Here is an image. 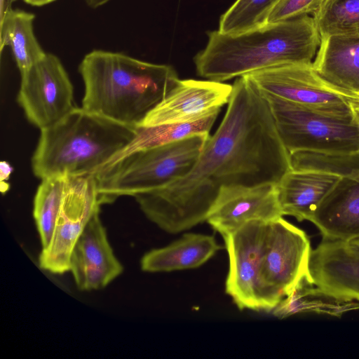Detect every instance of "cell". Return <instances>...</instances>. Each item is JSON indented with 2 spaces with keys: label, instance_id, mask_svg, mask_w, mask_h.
Returning <instances> with one entry per match:
<instances>
[{
  "label": "cell",
  "instance_id": "7a4b0ae2",
  "mask_svg": "<svg viewBox=\"0 0 359 359\" xmlns=\"http://www.w3.org/2000/svg\"><path fill=\"white\" fill-rule=\"evenodd\" d=\"M79 72L85 88L81 107L131 126H140L180 80L170 65L103 50L86 55Z\"/></svg>",
  "mask_w": 359,
  "mask_h": 359
},
{
  "label": "cell",
  "instance_id": "9c48e42d",
  "mask_svg": "<svg viewBox=\"0 0 359 359\" xmlns=\"http://www.w3.org/2000/svg\"><path fill=\"white\" fill-rule=\"evenodd\" d=\"M102 205L93 174L65 177L62 205L53 238L39 257L40 267L50 273L69 271L73 248L90 218Z\"/></svg>",
  "mask_w": 359,
  "mask_h": 359
},
{
  "label": "cell",
  "instance_id": "ffe728a7",
  "mask_svg": "<svg viewBox=\"0 0 359 359\" xmlns=\"http://www.w3.org/2000/svg\"><path fill=\"white\" fill-rule=\"evenodd\" d=\"M356 310H359L358 301L336 297L313 285L311 280H304L283 297L271 312L279 319L299 313L341 318L346 313Z\"/></svg>",
  "mask_w": 359,
  "mask_h": 359
},
{
  "label": "cell",
  "instance_id": "83f0119b",
  "mask_svg": "<svg viewBox=\"0 0 359 359\" xmlns=\"http://www.w3.org/2000/svg\"><path fill=\"white\" fill-rule=\"evenodd\" d=\"M353 120L359 128V99L355 95H352L348 98Z\"/></svg>",
  "mask_w": 359,
  "mask_h": 359
},
{
  "label": "cell",
  "instance_id": "d6986e66",
  "mask_svg": "<svg viewBox=\"0 0 359 359\" xmlns=\"http://www.w3.org/2000/svg\"><path fill=\"white\" fill-rule=\"evenodd\" d=\"M220 248L212 236L184 233L170 244L147 252L141 259V269L145 272L157 273L198 268Z\"/></svg>",
  "mask_w": 359,
  "mask_h": 359
},
{
  "label": "cell",
  "instance_id": "ba28073f",
  "mask_svg": "<svg viewBox=\"0 0 359 359\" xmlns=\"http://www.w3.org/2000/svg\"><path fill=\"white\" fill-rule=\"evenodd\" d=\"M245 76L260 93L315 110L352 117L348 98L325 81L311 63H290L260 69Z\"/></svg>",
  "mask_w": 359,
  "mask_h": 359
},
{
  "label": "cell",
  "instance_id": "7c38bea8",
  "mask_svg": "<svg viewBox=\"0 0 359 359\" xmlns=\"http://www.w3.org/2000/svg\"><path fill=\"white\" fill-rule=\"evenodd\" d=\"M283 213L277 184H232L222 187L206 221L223 238L251 221L272 222Z\"/></svg>",
  "mask_w": 359,
  "mask_h": 359
},
{
  "label": "cell",
  "instance_id": "ac0fdd59",
  "mask_svg": "<svg viewBox=\"0 0 359 359\" xmlns=\"http://www.w3.org/2000/svg\"><path fill=\"white\" fill-rule=\"evenodd\" d=\"M313 67L328 84L359 95V34L320 37Z\"/></svg>",
  "mask_w": 359,
  "mask_h": 359
},
{
  "label": "cell",
  "instance_id": "1f68e13d",
  "mask_svg": "<svg viewBox=\"0 0 359 359\" xmlns=\"http://www.w3.org/2000/svg\"><path fill=\"white\" fill-rule=\"evenodd\" d=\"M15 0H1V15L8 8H10V4Z\"/></svg>",
  "mask_w": 359,
  "mask_h": 359
},
{
  "label": "cell",
  "instance_id": "5b68a950",
  "mask_svg": "<svg viewBox=\"0 0 359 359\" xmlns=\"http://www.w3.org/2000/svg\"><path fill=\"white\" fill-rule=\"evenodd\" d=\"M210 133L127 154L93 175L102 204L123 196H135L169 185L186 175L196 163Z\"/></svg>",
  "mask_w": 359,
  "mask_h": 359
},
{
  "label": "cell",
  "instance_id": "f1b7e54d",
  "mask_svg": "<svg viewBox=\"0 0 359 359\" xmlns=\"http://www.w3.org/2000/svg\"><path fill=\"white\" fill-rule=\"evenodd\" d=\"M1 168V180H6L12 172L13 168L11 165L6 161H2L0 165Z\"/></svg>",
  "mask_w": 359,
  "mask_h": 359
},
{
  "label": "cell",
  "instance_id": "5bb4252c",
  "mask_svg": "<svg viewBox=\"0 0 359 359\" xmlns=\"http://www.w3.org/2000/svg\"><path fill=\"white\" fill-rule=\"evenodd\" d=\"M99 212L94 214L85 226L70 257L69 271L81 290L102 289L123 269L108 241Z\"/></svg>",
  "mask_w": 359,
  "mask_h": 359
},
{
  "label": "cell",
  "instance_id": "30bf717a",
  "mask_svg": "<svg viewBox=\"0 0 359 359\" xmlns=\"http://www.w3.org/2000/svg\"><path fill=\"white\" fill-rule=\"evenodd\" d=\"M20 75L18 103L28 121L40 130L57 123L76 107L73 85L56 55L46 53Z\"/></svg>",
  "mask_w": 359,
  "mask_h": 359
},
{
  "label": "cell",
  "instance_id": "d4e9b609",
  "mask_svg": "<svg viewBox=\"0 0 359 359\" xmlns=\"http://www.w3.org/2000/svg\"><path fill=\"white\" fill-rule=\"evenodd\" d=\"M313 18L320 37L359 34V0H324Z\"/></svg>",
  "mask_w": 359,
  "mask_h": 359
},
{
  "label": "cell",
  "instance_id": "8fae6325",
  "mask_svg": "<svg viewBox=\"0 0 359 359\" xmlns=\"http://www.w3.org/2000/svg\"><path fill=\"white\" fill-rule=\"evenodd\" d=\"M269 225L251 221L223 238L229 259L225 290L241 310L271 312L259 278Z\"/></svg>",
  "mask_w": 359,
  "mask_h": 359
},
{
  "label": "cell",
  "instance_id": "277c9868",
  "mask_svg": "<svg viewBox=\"0 0 359 359\" xmlns=\"http://www.w3.org/2000/svg\"><path fill=\"white\" fill-rule=\"evenodd\" d=\"M136 130L75 107L41 130L32 158L33 173L41 180L94 174L130 143Z\"/></svg>",
  "mask_w": 359,
  "mask_h": 359
},
{
  "label": "cell",
  "instance_id": "2e32d148",
  "mask_svg": "<svg viewBox=\"0 0 359 359\" xmlns=\"http://www.w3.org/2000/svg\"><path fill=\"white\" fill-rule=\"evenodd\" d=\"M309 221L318 229L323 240H359V182L341 177Z\"/></svg>",
  "mask_w": 359,
  "mask_h": 359
},
{
  "label": "cell",
  "instance_id": "8992f818",
  "mask_svg": "<svg viewBox=\"0 0 359 359\" xmlns=\"http://www.w3.org/2000/svg\"><path fill=\"white\" fill-rule=\"evenodd\" d=\"M279 135L290 154L359 152V128L353 117L340 116L262 93Z\"/></svg>",
  "mask_w": 359,
  "mask_h": 359
},
{
  "label": "cell",
  "instance_id": "9a60e30c",
  "mask_svg": "<svg viewBox=\"0 0 359 359\" xmlns=\"http://www.w3.org/2000/svg\"><path fill=\"white\" fill-rule=\"evenodd\" d=\"M313 285L338 298L359 302V250L350 243L322 240L312 250Z\"/></svg>",
  "mask_w": 359,
  "mask_h": 359
},
{
  "label": "cell",
  "instance_id": "836d02e7",
  "mask_svg": "<svg viewBox=\"0 0 359 359\" xmlns=\"http://www.w3.org/2000/svg\"><path fill=\"white\" fill-rule=\"evenodd\" d=\"M358 97V98L359 99V95H356Z\"/></svg>",
  "mask_w": 359,
  "mask_h": 359
},
{
  "label": "cell",
  "instance_id": "e0dca14e",
  "mask_svg": "<svg viewBox=\"0 0 359 359\" xmlns=\"http://www.w3.org/2000/svg\"><path fill=\"white\" fill-rule=\"evenodd\" d=\"M341 176L313 168H292L277 184L278 196L283 215L308 220L324 197Z\"/></svg>",
  "mask_w": 359,
  "mask_h": 359
},
{
  "label": "cell",
  "instance_id": "603a6c76",
  "mask_svg": "<svg viewBox=\"0 0 359 359\" xmlns=\"http://www.w3.org/2000/svg\"><path fill=\"white\" fill-rule=\"evenodd\" d=\"M65 177L41 180L34 198L33 215L41 238L42 249L50 244L60 210Z\"/></svg>",
  "mask_w": 359,
  "mask_h": 359
},
{
  "label": "cell",
  "instance_id": "4dcf8cb0",
  "mask_svg": "<svg viewBox=\"0 0 359 359\" xmlns=\"http://www.w3.org/2000/svg\"><path fill=\"white\" fill-rule=\"evenodd\" d=\"M27 4L33 6H42L47 5L55 0H24Z\"/></svg>",
  "mask_w": 359,
  "mask_h": 359
},
{
  "label": "cell",
  "instance_id": "4fadbf2b",
  "mask_svg": "<svg viewBox=\"0 0 359 359\" xmlns=\"http://www.w3.org/2000/svg\"><path fill=\"white\" fill-rule=\"evenodd\" d=\"M233 86L211 80H179L140 126L190 123L215 113L228 104Z\"/></svg>",
  "mask_w": 359,
  "mask_h": 359
},
{
  "label": "cell",
  "instance_id": "484cf974",
  "mask_svg": "<svg viewBox=\"0 0 359 359\" xmlns=\"http://www.w3.org/2000/svg\"><path fill=\"white\" fill-rule=\"evenodd\" d=\"M324 0H280L271 12L268 23L283 22L313 14Z\"/></svg>",
  "mask_w": 359,
  "mask_h": 359
},
{
  "label": "cell",
  "instance_id": "d6a6232c",
  "mask_svg": "<svg viewBox=\"0 0 359 359\" xmlns=\"http://www.w3.org/2000/svg\"><path fill=\"white\" fill-rule=\"evenodd\" d=\"M353 247L359 250V240H355L350 243Z\"/></svg>",
  "mask_w": 359,
  "mask_h": 359
},
{
  "label": "cell",
  "instance_id": "52a82bcc",
  "mask_svg": "<svg viewBox=\"0 0 359 359\" xmlns=\"http://www.w3.org/2000/svg\"><path fill=\"white\" fill-rule=\"evenodd\" d=\"M311 251L304 230L283 217L269 223L259 278L271 311L301 281L313 282L309 270Z\"/></svg>",
  "mask_w": 359,
  "mask_h": 359
},
{
  "label": "cell",
  "instance_id": "44dd1931",
  "mask_svg": "<svg viewBox=\"0 0 359 359\" xmlns=\"http://www.w3.org/2000/svg\"><path fill=\"white\" fill-rule=\"evenodd\" d=\"M34 18L31 13L11 8L1 15V50L11 48L20 74L46 55L34 33Z\"/></svg>",
  "mask_w": 359,
  "mask_h": 359
},
{
  "label": "cell",
  "instance_id": "4316f807",
  "mask_svg": "<svg viewBox=\"0 0 359 359\" xmlns=\"http://www.w3.org/2000/svg\"><path fill=\"white\" fill-rule=\"evenodd\" d=\"M342 177H348L359 182V152L351 155Z\"/></svg>",
  "mask_w": 359,
  "mask_h": 359
},
{
  "label": "cell",
  "instance_id": "3957f363",
  "mask_svg": "<svg viewBox=\"0 0 359 359\" xmlns=\"http://www.w3.org/2000/svg\"><path fill=\"white\" fill-rule=\"evenodd\" d=\"M205 48L194 58L198 75L223 82L268 67L311 63L320 43L313 17L267 23L236 35L208 32Z\"/></svg>",
  "mask_w": 359,
  "mask_h": 359
},
{
  "label": "cell",
  "instance_id": "cb8c5ba5",
  "mask_svg": "<svg viewBox=\"0 0 359 359\" xmlns=\"http://www.w3.org/2000/svg\"><path fill=\"white\" fill-rule=\"evenodd\" d=\"M280 0H236L219 19L218 31L236 35L259 29L268 23L269 18Z\"/></svg>",
  "mask_w": 359,
  "mask_h": 359
},
{
  "label": "cell",
  "instance_id": "f546056e",
  "mask_svg": "<svg viewBox=\"0 0 359 359\" xmlns=\"http://www.w3.org/2000/svg\"><path fill=\"white\" fill-rule=\"evenodd\" d=\"M109 1L110 0H84L87 6L92 8L100 7Z\"/></svg>",
  "mask_w": 359,
  "mask_h": 359
},
{
  "label": "cell",
  "instance_id": "7402d4cb",
  "mask_svg": "<svg viewBox=\"0 0 359 359\" xmlns=\"http://www.w3.org/2000/svg\"><path fill=\"white\" fill-rule=\"evenodd\" d=\"M218 114L219 113H215L201 120L190 123L137 126L136 135L130 143L104 165L136 151L167 144L193 135L210 133Z\"/></svg>",
  "mask_w": 359,
  "mask_h": 359
},
{
  "label": "cell",
  "instance_id": "6da1fadb",
  "mask_svg": "<svg viewBox=\"0 0 359 359\" xmlns=\"http://www.w3.org/2000/svg\"><path fill=\"white\" fill-rule=\"evenodd\" d=\"M232 86L224 116L192 169L168 186L134 196L145 216L165 232L180 233L206 221L222 187L277 184L292 169L264 96L245 76Z\"/></svg>",
  "mask_w": 359,
  "mask_h": 359
}]
</instances>
